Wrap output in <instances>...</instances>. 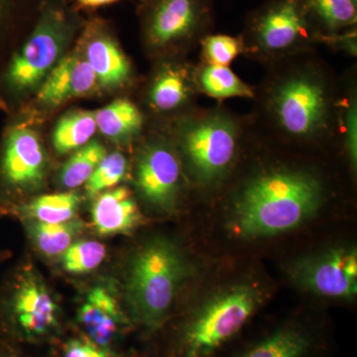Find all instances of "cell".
Instances as JSON below:
<instances>
[{
    "mask_svg": "<svg viewBox=\"0 0 357 357\" xmlns=\"http://www.w3.org/2000/svg\"><path fill=\"white\" fill-rule=\"evenodd\" d=\"M314 52L270 65L258 96L267 135L299 145L318 144L338 135L342 93Z\"/></svg>",
    "mask_w": 357,
    "mask_h": 357,
    "instance_id": "cell-1",
    "label": "cell"
},
{
    "mask_svg": "<svg viewBox=\"0 0 357 357\" xmlns=\"http://www.w3.org/2000/svg\"><path fill=\"white\" fill-rule=\"evenodd\" d=\"M325 199V185L318 174L301 167L266 166L239 188L232 222L243 236H277L310 220Z\"/></svg>",
    "mask_w": 357,
    "mask_h": 357,
    "instance_id": "cell-2",
    "label": "cell"
},
{
    "mask_svg": "<svg viewBox=\"0 0 357 357\" xmlns=\"http://www.w3.org/2000/svg\"><path fill=\"white\" fill-rule=\"evenodd\" d=\"M252 283L223 288L185 317L174 333L170 357H218L248 326L263 301Z\"/></svg>",
    "mask_w": 357,
    "mask_h": 357,
    "instance_id": "cell-3",
    "label": "cell"
},
{
    "mask_svg": "<svg viewBox=\"0 0 357 357\" xmlns=\"http://www.w3.org/2000/svg\"><path fill=\"white\" fill-rule=\"evenodd\" d=\"M190 271L184 253L169 239L154 238L138 249L129 264L126 281V298L134 321L148 332L161 330Z\"/></svg>",
    "mask_w": 357,
    "mask_h": 357,
    "instance_id": "cell-4",
    "label": "cell"
},
{
    "mask_svg": "<svg viewBox=\"0 0 357 357\" xmlns=\"http://www.w3.org/2000/svg\"><path fill=\"white\" fill-rule=\"evenodd\" d=\"M245 134L243 119L222 107L190 112L176 128L183 158L202 187L218 185L229 174Z\"/></svg>",
    "mask_w": 357,
    "mask_h": 357,
    "instance_id": "cell-5",
    "label": "cell"
},
{
    "mask_svg": "<svg viewBox=\"0 0 357 357\" xmlns=\"http://www.w3.org/2000/svg\"><path fill=\"white\" fill-rule=\"evenodd\" d=\"M77 29L76 15L63 0H46L32 32L0 74V93L20 98L38 89L63 58Z\"/></svg>",
    "mask_w": 357,
    "mask_h": 357,
    "instance_id": "cell-6",
    "label": "cell"
},
{
    "mask_svg": "<svg viewBox=\"0 0 357 357\" xmlns=\"http://www.w3.org/2000/svg\"><path fill=\"white\" fill-rule=\"evenodd\" d=\"M241 36L244 54L269 65L314 52L324 39L305 0H265L248 14Z\"/></svg>",
    "mask_w": 357,
    "mask_h": 357,
    "instance_id": "cell-7",
    "label": "cell"
},
{
    "mask_svg": "<svg viewBox=\"0 0 357 357\" xmlns=\"http://www.w3.org/2000/svg\"><path fill=\"white\" fill-rule=\"evenodd\" d=\"M213 24V0H147L142 14L143 38L155 53L191 48Z\"/></svg>",
    "mask_w": 357,
    "mask_h": 357,
    "instance_id": "cell-8",
    "label": "cell"
},
{
    "mask_svg": "<svg viewBox=\"0 0 357 357\" xmlns=\"http://www.w3.org/2000/svg\"><path fill=\"white\" fill-rule=\"evenodd\" d=\"M289 272L298 286L316 295L351 299L357 293V255L352 248L338 246L301 258Z\"/></svg>",
    "mask_w": 357,
    "mask_h": 357,
    "instance_id": "cell-9",
    "label": "cell"
},
{
    "mask_svg": "<svg viewBox=\"0 0 357 357\" xmlns=\"http://www.w3.org/2000/svg\"><path fill=\"white\" fill-rule=\"evenodd\" d=\"M182 164L175 147L165 140H153L143 148L135 171V183L142 199L155 210L173 213L178 206Z\"/></svg>",
    "mask_w": 357,
    "mask_h": 357,
    "instance_id": "cell-10",
    "label": "cell"
},
{
    "mask_svg": "<svg viewBox=\"0 0 357 357\" xmlns=\"http://www.w3.org/2000/svg\"><path fill=\"white\" fill-rule=\"evenodd\" d=\"M47 160L39 136L14 124L7 129L0 151V181L13 191H29L43 184Z\"/></svg>",
    "mask_w": 357,
    "mask_h": 357,
    "instance_id": "cell-11",
    "label": "cell"
},
{
    "mask_svg": "<svg viewBox=\"0 0 357 357\" xmlns=\"http://www.w3.org/2000/svg\"><path fill=\"white\" fill-rule=\"evenodd\" d=\"M326 347L319 326L307 321H288L229 357H323Z\"/></svg>",
    "mask_w": 357,
    "mask_h": 357,
    "instance_id": "cell-12",
    "label": "cell"
},
{
    "mask_svg": "<svg viewBox=\"0 0 357 357\" xmlns=\"http://www.w3.org/2000/svg\"><path fill=\"white\" fill-rule=\"evenodd\" d=\"M9 318L28 337L50 333L58 325V306L39 281L25 279L16 287L8 304Z\"/></svg>",
    "mask_w": 357,
    "mask_h": 357,
    "instance_id": "cell-13",
    "label": "cell"
},
{
    "mask_svg": "<svg viewBox=\"0 0 357 357\" xmlns=\"http://www.w3.org/2000/svg\"><path fill=\"white\" fill-rule=\"evenodd\" d=\"M83 39L84 57L100 86L116 89L128 83L132 74L130 63L102 22L91 21Z\"/></svg>",
    "mask_w": 357,
    "mask_h": 357,
    "instance_id": "cell-14",
    "label": "cell"
},
{
    "mask_svg": "<svg viewBox=\"0 0 357 357\" xmlns=\"http://www.w3.org/2000/svg\"><path fill=\"white\" fill-rule=\"evenodd\" d=\"M195 70L196 67L178 62L160 66L148 88L150 107L159 114L188 109L199 93Z\"/></svg>",
    "mask_w": 357,
    "mask_h": 357,
    "instance_id": "cell-15",
    "label": "cell"
},
{
    "mask_svg": "<svg viewBox=\"0 0 357 357\" xmlns=\"http://www.w3.org/2000/svg\"><path fill=\"white\" fill-rule=\"evenodd\" d=\"M98 81L88 61L79 54L63 57L40 84L37 100L48 107H57L72 98L89 95Z\"/></svg>",
    "mask_w": 357,
    "mask_h": 357,
    "instance_id": "cell-16",
    "label": "cell"
},
{
    "mask_svg": "<svg viewBox=\"0 0 357 357\" xmlns=\"http://www.w3.org/2000/svg\"><path fill=\"white\" fill-rule=\"evenodd\" d=\"M141 222L142 215L128 188H114L96 197L91 223L98 236L128 234Z\"/></svg>",
    "mask_w": 357,
    "mask_h": 357,
    "instance_id": "cell-17",
    "label": "cell"
},
{
    "mask_svg": "<svg viewBox=\"0 0 357 357\" xmlns=\"http://www.w3.org/2000/svg\"><path fill=\"white\" fill-rule=\"evenodd\" d=\"M79 321L89 340L109 349L126 324L116 300L103 287L91 289L79 307Z\"/></svg>",
    "mask_w": 357,
    "mask_h": 357,
    "instance_id": "cell-18",
    "label": "cell"
},
{
    "mask_svg": "<svg viewBox=\"0 0 357 357\" xmlns=\"http://www.w3.org/2000/svg\"><path fill=\"white\" fill-rule=\"evenodd\" d=\"M195 77L199 93L215 100L255 98V89L237 77L229 66L201 63L195 70Z\"/></svg>",
    "mask_w": 357,
    "mask_h": 357,
    "instance_id": "cell-19",
    "label": "cell"
},
{
    "mask_svg": "<svg viewBox=\"0 0 357 357\" xmlns=\"http://www.w3.org/2000/svg\"><path fill=\"white\" fill-rule=\"evenodd\" d=\"M96 128L115 140H124L137 135L142 130L143 115L132 102L119 98L95 112Z\"/></svg>",
    "mask_w": 357,
    "mask_h": 357,
    "instance_id": "cell-20",
    "label": "cell"
},
{
    "mask_svg": "<svg viewBox=\"0 0 357 357\" xmlns=\"http://www.w3.org/2000/svg\"><path fill=\"white\" fill-rule=\"evenodd\" d=\"M324 37L356 27L357 2L354 0H305Z\"/></svg>",
    "mask_w": 357,
    "mask_h": 357,
    "instance_id": "cell-21",
    "label": "cell"
},
{
    "mask_svg": "<svg viewBox=\"0 0 357 357\" xmlns=\"http://www.w3.org/2000/svg\"><path fill=\"white\" fill-rule=\"evenodd\" d=\"M95 112H69L61 117L54 129V148L59 154L76 151L88 144L96 131Z\"/></svg>",
    "mask_w": 357,
    "mask_h": 357,
    "instance_id": "cell-22",
    "label": "cell"
},
{
    "mask_svg": "<svg viewBox=\"0 0 357 357\" xmlns=\"http://www.w3.org/2000/svg\"><path fill=\"white\" fill-rule=\"evenodd\" d=\"M79 195L74 192L40 196L20 208L21 213L33 222L62 223L76 218Z\"/></svg>",
    "mask_w": 357,
    "mask_h": 357,
    "instance_id": "cell-23",
    "label": "cell"
},
{
    "mask_svg": "<svg viewBox=\"0 0 357 357\" xmlns=\"http://www.w3.org/2000/svg\"><path fill=\"white\" fill-rule=\"evenodd\" d=\"M83 229L81 220H74L62 223H46L30 220V236L35 245L45 255H62L74 243Z\"/></svg>",
    "mask_w": 357,
    "mask_h": 357,
    "instance_id": "cell-24",
    "label": "cell"
},
{
    "mask_svg": "<svg viewBox=\"0 0 357 357\" xmlns=\"http://www.w3.org/2000/svg\"><path fill=\"white\" fill-rule=\"evenodd\" d=\"M105 155L107 149L102 143L89 141L88 144L76 150L63 166L60 173L61 184L67 189H76L86 184Z\"/></svg>",
    "mask_w": 357,
    "mask_h": 357,
    "instance_id": "cell-25",
    "label": "cell"
},
{
    "mask_svg": "<svg viewBox=\"0 0 357 357\" xmlns=\"http://www.w3.org/2000/svg\"><path fill=\"white\" fill-rule=\"evenodd\" d=\"M344 93H340L338 135L342 142L351 170L357 168V93L356 84L352 81L347 84Z\"/></svg>",
    "mask_w": 357,
    "mask_h": 357,
    "instance_id": "cell-26",
    "label": "cell"
},
{
    "mask_svg": "<svg viewBox=\"0 0 357 357\" xmlns=\"http://www.w3.org/2000/svg\"><path fill=\"white\" fill-rule=\"evenodd\" d=\"M107 248L98 241H84L73 243L62 255V265L70 274H86L102 264Z\"/></svg>",
    "mask_w": 357,
    "mask_h": 357,
    "instance_id": "cell-27",
    "label": "cell"
},
{
    "mask_svg": "<svg viewBox=\"0 0 357 357\" xmlns=\"http://www.w3.org/2000/svg\"><path fill=\"white\" fill-rule=\"evenodd\" d=\"M126 169L128 161L123 154L114 152L105 155L84 184L88 196L96 198L102 192L116 188L126 176Z\"/></svg>",
    "mask_w": 357,
    "mask_h": 357,
    "instance_id": "cell-28",
    "label": "cell"
},
{
    "mask_svg": "<svg viewBox=\"0 0 357 357\" xmlns=\"http://www.w3.org/2000/svg\"><path fill=\"white\" fill-rule=\"evenodd\" d=\"M202 62L204 64L229 66L239 55L244 54L241 36L208 34L199 42Z\"/></svg>",
    "mask_w": 357,
    "mask_h": 357,
    "instance_id": "cell-29",
    "label": "cell"
},
{
    "mask_svg": "<svg viewBox=\"0 0 357 357\" xmlns=\"http://www.w3.org/2000/svg\"><path fill=\"white\" fill-rule=\"evenodd\" d=\"M26 2L27 0H0V74L24 15Z\"/></svg>",
    "mask_w": 357,
    "mask_h": 357,
    "instance_id": "cell-30",
    "label": "cell"
},
{
    "mask_svg": "<svg viewBox=\"0 0 357 357\" xmlns=\"http://www.w3.org/2000/svg\"><path fill=\"white\" fill-rule=\"evenodd\" d=\"M63 357H112L109 349L100 347L89 338H75L66 344Z\"/></svg>",
    "mask_w": 357,
    "mask_h": 357,
    "instance_id": "cell-31",
    "label": "cell"
},
{
    "mask_svg": "<svg viewBox=\"0 0 357 357\" xmlns=\"http://www.w3.org/2000/svg\"><path fill=\"white\" fill-rule=\"evenodd\" d=\"M323 44L335 48V50L344 52L349 55L356 56L357 51V32L356 27L345 30L337 34L325 36Z\"/></svg>",
    "mask_w": 357,
    "mask_h": 357,
    "instance_id": "cell-32",
    "label": "cell"
},
{
    "mask_svg": "<svg viewBox=\"0 0 357 357\" xmlns=\"http://www.w3.org/2000/svg\"><path fill=\"white\" fill-rule=\"evenodd\" d=\"M79 6L86 7V8H98L115 2L121 1V0H76Z\"/></svg>",
    "mask_w": 357,
    "mask_h": 357,
    "instance_id": "cell-33",
    "label": "cell"
},
{
    "mask_svg": "<svg viewBox=\"0 0 357 357\" xmlns=\"http://www.w3.org/2000/svg\"><path fill=\"white\" fill-rule=\"evenodd\" d=\"M354 1H356V2H357V0H354Z\"/></svg>",
    "mask_w": 357,
    "mask_h": 357,
    "instance_id": "cell-34",
    "label": "cell"
}]
</instances>
